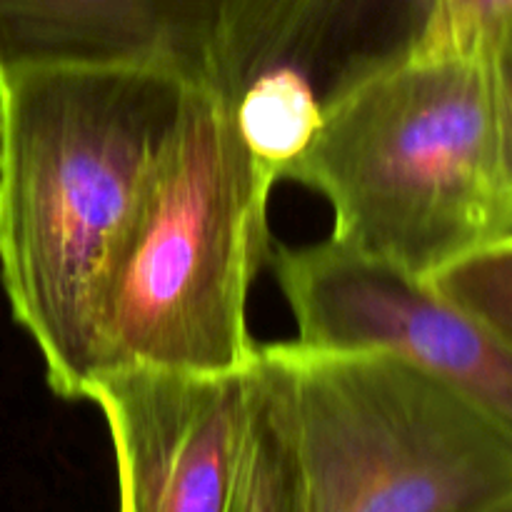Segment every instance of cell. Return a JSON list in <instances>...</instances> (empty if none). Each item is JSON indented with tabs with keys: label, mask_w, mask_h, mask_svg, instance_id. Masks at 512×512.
Segmentation results:
<instances>
[{
	"label": "cell",
	"mask_w": 512,
	"mask_h": 512,
	"mask_svg": "<svg viewBox=\"0 0 512 512\" xmlns=\"http://www.w3.org/2000/svg\"><path fill=\"white\" fill-rule=\"evenodd\" d=\"M253 368L190 375L103 370L85 400L108 425L118 512H228L248 423Z\"/></svg>",
	"instance_id": "8992f818"
},
{
	"label": "cell",
	"mask_w": 512,
	"mask_h": 512,
	"mask_svg": "<svg viewBox=\"0 0 512 512\" xmlns=\"http://www.w3.org/2000/svg\"><path fill=\"white\" fill-rule=\"evenodd\" d=\"M230 103L250 148L280 175L308 148L323 118L313 90L290 73L263 75Z\"/></svg>",
	"instance_id": "9c48e42d"
},
{
	"label": "cell",
	"mask_w": 512,
	"mask_h": 512,
	"mask_svg": "<svg viewBox=\"0 0 512 512\" xmlns=\"http://www.w3.org/2000/svg\"><path fill=\"white\" fill-rule=\"evenodd\" d=\"M483 512H512V495H510V498L500 500V503H495L493 508H488V510H483Z\"/></svg>",
	"instance_id": "5bb4252c"
},
{
	"label": "cell",
	"mask_w": 512,
	"mask_h": 512,
	"mask_svg": "<svg viewBox=\"0 0 512 512\" xmlns=\"http://www.w3.org/2000/svg\"><path fill=\"white\" fill-rule=\"evenodd\" d=\"M512 25V0H438L433 25L418 55L485 58Z\"/></svg>",
	"instance_id": "7c38bea8"
},
{
	"label": "cell",
	"mask_w": 512,
	"mask_h": 512,
	"mask_svg": "<svg viewBox=\"0 0 512 512\" xmlns=\"http://www.w3.org/2000/svg\"><path fill=\"white\" fill-rule=\"evenodd\" d=\"M273 273L300 343L400 355L458 390L512 440V345L433 285L330 238L285 245Z\"/></svg>",
	"instance_id": "5b68a950"
},
{
	"label": "cell",
	"mask_w": 512,
	"mask_h": 512,
	"mask_svg": "<svg viewBox=\"0 0 512 512\" xmlns=\"http://www.w3.org/2000/svg\"><path fill=\"white\" fill-rule=\"evenodd\" d=\"M255 375L303 512H483L512 495V440L385 350L258 345Z\"/></svg>",
	"instance_id": "277c9868"
},
{
	"label": "cell",
	"mask_w": 512,
	"mask_h": 512,
	"mask_svg": "<svg viewBox=\"0 0 512 512\" xmlns=\"http://www.w3.org/2000/svg\"><path fill=\"white\" fill-rule=\"evenodd\" d=\"M228 0H0V75L155 68L208 83Z\"/></svg>",
	"instance_id": "ba28073f"
},
{
	"label": "cell",
	"mask_w": 512,
	"mask_h": 512,
	"mask_svg": "<svg viewBox=\"0 0 512 512\" xmlns=\"http://www.w3.org/2000/svg\"><path fill=\"white\" fill-rule=\"evenodd\" d=\"M278 168L233 103L193 83L98 310V370L233 375L255 365L248 295L268 260ZM93 375V378H95Z\"/></svg>",
	"instance_id": "7a4b0ae2"
},
{
	"label": "cell",
	"mask_w": 512,
	"mask_h": 512,
	"mask_svg": "<svg viewBox=\"0 0 512 512\" xmlns=\"http://www.w3.org/2000/svg\"><path fill=\"white\" fill-rule=\"evenodd\" d=\"M490 125H493L495 183L505 233H512V25L485 53Z\"/></svg>",
	"instance_id": "4fadbf2b"
},
{
	"label": "cell",
	"mask_w": 512,
	"mask_h": 512,
	"mask_svg": "<svg viewBox=\"0 0 512 512\" xmlns=\"http://www.w3.org/2000/svg\"><path fill=\"white\" fill-rule=\"evenodd\" d=\"M438 0H228L208 83L235 100L290 73L328 108L420 53Z\"/></svg>",
	"instance_id": "52a82bcc"
},
{
	"label": "cell",
	"mask_w": 512,
	"mask_h": 512,
	"mask_svg": "<svg viewBox=\"0 0 512 512\" xmlns=\"http://www.w3.org/2000/svg\"><path fill=\"white\" fill-rule=\"evenodd\" d=\"M193 83L155 68L0 75V283L50 390L85 400L98 310Z\"/></svg>",
	"instance_id": "6da1fadb"
},
{
	"label": "cell",
	"mask_w": 512,
	"mask_h": 512,
	"mask_svg": "<svg viewBox=\"0 0 512 512\" xmlns=\"http://www.w3.org/2000/svg\"><path fill=\"white\" fill-rule=\"evenodd\" d=\"M228 512H303L298 475L253 365L248 423Z\"/></svg>",
	"instance_id": "30bf717a"
},
{
	"label": "cell",
	"mask_w": 512,
	"mask_h": 512,
	"mask_svg": "<svg viewBox=\"0 0 512 512\" xmlns=\"http://www.w3.org/2000/svg\"><path fill=\"white\" fill-rule=\"evenodd\" d=\"M425 283L512 345V233L485 240Z\"/></svg>",
	"instance_id": "8fae6325"
},
{
	"label": "cell",
	"mask_w": 512,
	"mask_h": 512,
	"mask_svg": "<svg viewBox=\"0 0 512 512\" xmlns=\"http://www.w3.org/2000/svg\"><path fill=\"white\" fill-rule=\"evenodd\" d=\"M333 210L330 240L430 280L505 233L480 58L415 55L323 110L283 170Z\"/></svg>",
	"instance_id": "3957f363"
}]
</instances>
